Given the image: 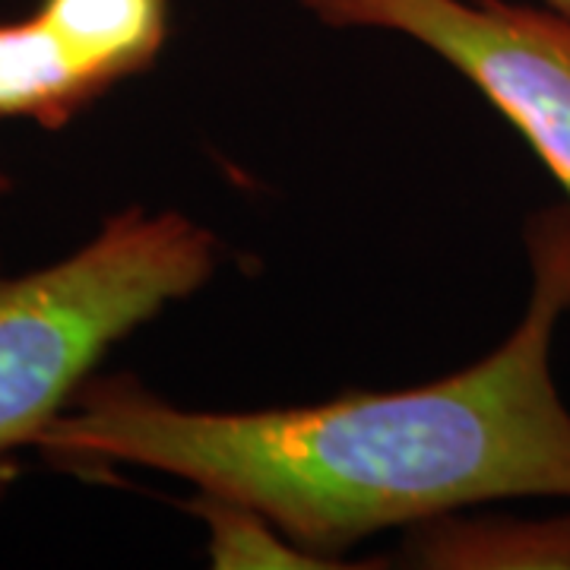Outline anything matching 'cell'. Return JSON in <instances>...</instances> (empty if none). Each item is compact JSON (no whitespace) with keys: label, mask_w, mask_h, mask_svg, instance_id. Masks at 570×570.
Listing matches in <instances>:
<instances>
[{"label":"cell","mask_w":570,"mask_h":570,"mask_svg":"<svg viewBox=\"0 0 570 570\" xmlns=\"http://www.w3.org/2000/svg\"><path fill=\"white\" fill-rule=\"evenodd\" d=\"M330 29L419 41L530 142L570 206V20L510 0H295Z\"/></svg>","instance_id":"3"},{"label":"cell","mask_w":570,"mask_h":570,"mask_svg":"<svg viewBox=\"0 0 570 570\" xmlns=\"http://www.w3.org/2000/svg\"><path fill=\"white\" fill-rule=\"evenodd\" d=\"M219 269V238L178 209L127 206L55 264L0 273V498L20 453L111 348Z\"/></svg>","instance_id":"2"},{"label":"cell","mask_w":570,"mask_h":570,"mask_svg":"<svg viewBox=\"0 0 570 570\" xmlns=\"http://www.w3.org/2000/svg\"><path fill=\"white\" fill-rule=\"evenodd\" d=\"M115 89L82 51L32 10L0 22V121H32L61 130Z\"/></svg>","instance_id":"5"},{"label":"cell","mask_w":570,"mask_h":570,"mask_svg":"<svg viewBox=\"0 0 570 570\" xmlns=\"http://www.w3.org/2000/svg\"><path fill=\"white\" fill-rule=\"evenodd\" d=\"M184 510L204 523L206 554L216 570L340 568L321 554L307 551L305 546H298L266 513L250 508L245 501H235L228 494L197 489L190 501H184Z\"/></svg>","instance_id":"7"},{"label":"cell","mask_w":570,"mask_h":570,"mask_svg":"<svg viewBox=\"0 0 570 570\" xmlns=\"http://www.w3.org/2000/svg\"><path fill=\"white\" fill-rule=\"evenodd\" d=\"M10 187H13L10 175H7V171H0V197H3V194H10Z\"/></svg>","instance_id":"9"},{"label":"cell","mask_w":570,"mask_h":570,"mask_svg":"<svg viewBox=\"0 0 570 570\" xmlns=\"http://www.w3.org/2000/svg\"><path fill=\"white\" fill-rule=\"evenodd\" d=\"M542 7H549V10H554V13H561V17L570 20V0H542Z\"/></svg>","instance_id":"8"},{"label":"cell","mask_w":570,"mask_h":570,"mask_svg":"<svg viewBox=\"0 0 570 570\" xmlns=\"http://www.w3.org/2000/svg\"><path fill=\"white\" fill-rule=\"evenodd\" d=\"M523 242V317L463 371L250 412L187 409L134 374H92L32 453L80 479L149 469L228 494L340 568L374 532L513 498L570 501V409L551 374L570 314V206L535 209Z\"/></svg>","instance_id":"1"},{"label":"cell","mask_w":570,"mask_h":570,"mask_svg":"<svg viewBox=\"0 0 570 570\" xmlns=\"http://www.w3.org/2000/svg\"><path fill=\"white\" fill-rule=\"evenodd\" d=\"M36 10L118 86L159 61L175 0H39Z\"/></svg>","instance_id":"6"},{"label":"cell","mask_w":570,"mask_h":570,"mask_svg":"<svg viewBox=\"0 0 570 570\" xmlns=\"http://www.w3.org/2000/svg\"><path fill=\"white\" fill-rule=\"evenodd\" d=\"M396 564L422 570H570V510L444 513L409 527Z\"/></svg>","instance_id":"4"}]
</instances>
